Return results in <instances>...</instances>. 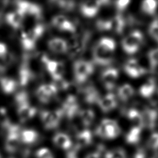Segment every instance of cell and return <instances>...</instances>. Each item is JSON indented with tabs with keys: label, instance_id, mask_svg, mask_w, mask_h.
Here are the masks:
<instances>
[{
	"label": "cell",
	"instance_id": "4dcf8cb0",
	"mask_svg": "<svg viewBox=\"0 0 158 158\" xmlns=\"http://www.w3.org/2000/svg\"><path fill=\"white\" fill-rule=\"evenodd\" d=\"M125 113L126 114V117L136 124L135 126L143 128V121L141 111L136 108H130Z\"/></svg>",
	"mask_w": 158,
	"mask_h": 158
},
{
	"label": "cell",
	"instance_id": "7a4b0ae2",
	"mask_svg": "<svg viewBox=\"0 0 158 158\" xmlns=\"http://www.w3.org/2000/svg\"><path fill=\"white\" fill-rule=\"evenodd\" d=\"M91 36L88 30L75 33L68 42L67 54L70 58H75L82 54L86 50Z\"/></svg>",
	"mask_w": 158,
	"mask_h": 158
},
{
	"label": "cell",
	"instance_id": "30bf717a",
	"mask_svg": "<svg viewBox=\"0 0 158 158\" xmlns=\"http://www.w3.org/2000/svg\"><path fill=\"white\" fill-rule=\"evenodd\" d=\"M20 131V127L15 124H11L7 129V134L4 143V148L7 152L14 153L19 148L21 142Z\"/></svg>",
	"mask_w": 158,
	"mask_h": 158
},
{
	"label": "cell",
	"instance_id": "7dc6e473",
	"mask_svg": "<svg viewBox=\"0 0 158 158\" xmlns=\"http://www.w3.org/2000/svg\"><path fill=\"white\" fill-rule=\"evenodd\" d=\"M2 4L4 6H9V5H16V4L20 1V0H2Z\"/></svg>",
	"mask_w": 158,
	"mask_h": 158
},
{
	"label": "cell",
	"instance_id": "1f68e13d",
	"mask_svg": "<svg viewBox=\"0 0 158 158\" xmlns=\"http://www.w3.org/2000/svg\"><path fill=\"white\" fill-rule=\"evenodd\" d=\"M83 125L85 127L89 126L95 118L94 112L90 109L80 110L78 114Z\"/></svg>",
	"mask_w": 158,
	"mask_h": 158
},
{
	"label": "cell",
	"instance_id": "277c9868",
	"mask_svg": "<svg viewBox=\"0 0 158 158\" xmlns=\"http://www.w3.org/2000/svg\"><path fill=\"white\" fill-rule=\"evenodd\" d=\"M94 70V65L91 61L78 59L73 65L74 79L77 85H82L91 76Z\"/></svg>",
	"mask_w": 158,
	"mask_h": 158
},
{
	"label": "cell",
	"instance_id": "6da1fadb",
	"mask_svg": "<svg viewBox=\"0 0 158 158\" xmlns=\"http://www.w3.org/2000/svg\"><path fill=\"white\" fill-rule=\"evenodd\" d=\"M116 48L115 40L109 37L101 38L94 46L92 57L94 64L101 66H107L114 62V52Z\"/></svg>",
	"mask_w": 158,
	"mask_h": 158
},
{
	"label": "cell",
	"instance_id": "44dd1931",
	"mask_svg": "<svg viewBox=\"0 0 158 158\" xmlns=\"http://www.w3.org/2000/svg\"><path fill=\"white\" fill-rule=\"evenodd\" d=\"M24 20L23 14L16 9L14 11L7 13L5 16V20L7 25L14 30L19 29L22 25Z\"/></svg>",
	"mask_w": 158,
	"mask_h": 158
},
{
	"label": "cell",
	"instance_id": "7c38bea8",
	"mask_svg": "<svg viewBox=\"0 0 158 158\" xmlns=\"http://www.w3.org/2000/svg\"><path fill=\"white\" fill-rule=\"evenodd\" d=\"M118 76L119 72L117 69L108 67L101 72L100 79L105 89L108 91H112L115 86Z\"/></svg>",
	"mask_w": 158,
	"mask_h": 158
},
{
	"label": "cell",
	"instance_id": "d590c367",
	"mask_svg": "<svg viewBox=\"0 0 158 158\" xmlns=\"http://www.w3.org/2000/svg\"><path fill=\"white\" fill-rule=\"evenodd\" d=\"M11 124L7 110L4 107H0V126L7 130Z\"/></svg>",
	"mask_w": 158,
	"mask_h": 158
},
{
	"label": "cell",
	"instance_id": "bcb514c9",
	"mask_svg": "<svg viewBox=\"0 0 158 158\" xmlns=\"http://www.w3.org/2000/svg\"><path fill=\"white\" fill-rule=\"evenodd\" d=\"M77 151H78V149H77L75 148L73 149L70 151L66 154V158H78L77 157Z\"/></svg>",
	"mask_w": 158,
	"mask_h": 158
},
{
	"label": "cell",
	"instance_id": "603a6c76",
	"mask_svg": "<svg viewBox=\"0 0 158 158\" xmlns=\"http://www.w3.org/2000/svg\"><path fill=\"white\" fill-rule=\"evenodd\" d=\"M76 146L77 149H81L83 148L89 146L93 141V135L90 130L84 129L78 132L76 135Z\"/></svg>",
	"mask_w": 158,
	"mask_h": 158
},
{
	"label": "cell",
	"instance_id": "4316f807",
	"mask_svg": "<svg viewBox=\"0 0 158 158\" xmlns=\"http://www.w3.org/2000/svg\"><path fill=\"white\" fill-rule=\"evenodd\" d=\"M20 141L24 144H31L35 143L39 138L38 133L33 129H24L20 133Z\"/></svg>",
	"mask_w": 158,
	"mask_h": 158
},
{
	"label": "cell",
	"instance_id": "3957f363",
	"mask_svg": "<svg viewBox=\"0 0 158 158\" xmlns=\"http://www.w3.org/2000/svg\"><path fill=\"white\" fill-rule=\"evenodd\" d=\"M45 26L41 23H37L20 35V44L25 51H31L35 47L38 41L45 31Z\"/></svg>",
	"mask_w": 158,
	"mask_h": 158
},
{
	"label": "cell",
	"instance_id": "83f0119b",
	"mask_svg": "<svg viewBox=\"0 0 158 158\" xmlns=\"http://www.w3.org/2000/svg\"><path fill=\"white\" fill-rule=\"evenodd\" d=\"M135 94L133 87L128 83H124L118 87L117 89V96L122 101H127Z\"/></svg>",
	"mask_w": 158,
	"mask_h": 158
},
{
	"label": "cell",
	"instance_id": "9c48e42d",
	"mask_svg": "<svg viewBox=\"0 0 158 158\" xmlns=\"http://www.w3.org/2000/svg\"><path fill=\"white\" fill-rule=\"evenodd\" d=\"M111 0H86L80 5V11L82 15L92 18L97 15L100 9L110 5Z\"/></svg>",
	"mask_w": 158,
	"mask_h": 158
},
{
	"label": "cell",
	"instance_id": "5b68a950",
	"mask_svg": "<svg viewBox=\"0 0 158 158\" xmlns=\"http://www.w3.org/2000/svg\"><path fill=\"white\" fill-rule=\"evenodd\" d=\"M121 133V128L115 120L103 119L96 128V134L106 139H113L118 137Z\"/></svg>",
	"mask_w": 158,
	"mask_h": 158
},
{
	"label": "cell",
	"instance_id": "8992f818",
	"mask_svg": "<svg viewBox=\"0 0 158 158\" xmlns=\"http://www.w3.org/2000/svg\"><path fill=\"white\" fill-rule=\"evenodd\" d=\"M144 41V36L139 30H135L125 36L121 42L123 51L128 54L133 55L136 53Z\"/></svg>",
	"mask_w": 158,
	"mask_h": 158
},
{
	"label": "cell",
	"instance_id": "9a60e30c",
	"mask_svg": "<svg viewBox=\"0 0 158 158\" xmlns=\"http://www.w3.org/2000/svg\"><path fill=\"white\" fill-rule=\"evenodd\" d=\"M143 121V128L153 130L156 127L158 118V112L156 109L144 108L141 111Z\"/></svg>",
	"mask_w": 158,
	"mask_h": 158
},
{
	"label": "cell",
	"instance_id": "52a82bcc",
	"mask_svg": "<svg viewBox=\"0 0 158 158\" xmlns=\"http://www.w3.org/2000/svg\"><path fill=\"white\" fill-rule=\"evenodd\" d=\"M41 61L43 68L48 72L54 81L64 78L65 66L62 61L51 59L44 54H41Z\"/></svg>",
	"mask_w": 158,
	"mask_h": 158
},
{
	"label": "cell",
	"instance_id": "e0dca14e",
	"mask_svg": "<svg viewBox=\"0 0 158 158\" xmlns=\"http://www.w3.org/2000/svg\"><path fill=\"white\" fill-rule=\"evenodd\" d=\"M109 31L120 35L122 34L127 26V19L122 15L121 13H118L109 19Z\"/></svg>",
	"mask_w": 158,
	"mask_h": 158
},
{
	"label": "cell",
	"instance_id": "ba28073f",
	"mask_svg": "<svg viewBox=\"0 0 158 158\" xmlns=\"http://www.w3.org/2000/svg\"><path fill=\"white\" fill-rule=\"evenodd\" d=\"M15 7L23 14L25 19L27 17L39 21L43 18L42 7L36 3L27 0H20L16 4Z\"/></svg>",
	"mask_w": 158,
	"mask_h": 158
},
{
	"label": "cell",
	"instance_id": "5bb4252c",
	"mask_svg": "<svg viewBox=\"0 0 158 158\" xmlns=\"http://www.w3.org/2000/svg\"><path fill=\"white\" fill-rule=\"evenodd\" d=\"M126 74L133 78H139L146 73V69L135 59H128L123 65Z\"/></svg>",
	"mask_w": 158,
	"mask_h": 158
},
{
	"label": "cell",
	"instance_id": "4fadbf2b",
	"mask_svg": "<svg viewBox=\"0 0 158 158\" xmlns=\"http://www.w3.org/2000/svg\"><path fill=\"white\" fill-rule=\"evenodd\" d=\"M61 109L65 116L69 119L73 118L80 111L77 97L73 94H69L64 101Z\"/></svg>",
	"mask_w": 158,
	"mask_h": 158
},
{
	"label": "cell",
	"instance_id": "c3c4849f",
	"mask_svg": "<svg viewBox=\"0 0 158 158\" xmlns=\"http://www.w3.org/2000/svg\"><path fill=\"white\" fill-rule=\"evenodd\" d=\"M151 158H158V153H155Z\"/></svg>",
	"mask_w": 158,
	"mask_h": 158
},
{
	"label": "cell",
	"instance_id": "836d02e7",
	"mask_svg": "<svg viewBox=\"0 0 158 158\" xmlns=\"http://www.w3.org/2000/svg\"><path fill=\"white\" fill-rule=\"evenodd\" d=\"M148 59L150 69L154 71L158 66V48L151 49L148 53Z\"/></svg>",
	"mask_w": 158,
	"mask_h": 158
},
{
	"label": "cell",
	"instance_id": "f546056e",
	"mask_svg": "<svg viewBox=\"0 0 158 158\" xmlns=\"http://www.w3.org/2000/svg\"><path fill=\"white\" fill-rule=\"evenodd\" d=\"M157 8V0H143L141 4V10L148 15H154L156 13Z\"/></svg>",
	"mask_w": 158,
	"mask_h": 158
},
{
	"label": "cell",
	"instance_id": "cb8c5ba5",
	"mask_svg": "<svg viewBox=\"0 0 158 158\" xmlns=\"http://www.w3.org/2000/svg\"><path fill=\"white\" fill-rule=\"evenodd\" d=\"M156 90V81L154 78H149L139 88V94L146 98H152Z\"/></svg>",
	"mask_w": 158,
	"mask_h": 158
},
{
	"label": "cell",
	"instance_id": "d6a6232c",
	"mask_svg": "<svg viewBox=\"0 0 158 158\" xmlns=\"http://www.w3.org/2000/svg\"><path fill=\"white\" fill-rule=\"evenodd\" d=\"M40 119L43 124L44 127L46 130H54L55 129L51 111L43 110L40 112Z\"/></svg>",
	"mask_w": 158,
	"mask_h": 158
},
{
	"label": "cell",
	"instance_id": "d4e9b609",
	"mask_svg": "<svg viewBox=\"0 0 158 158\" xmlns=\"http://www.w3.org/2000/svg\"><path fill=\"white\" fill-rule=\"evenodd\" d=\"M53 143L58 148L62 149H69L71 148L72 143L70 138L62 132L57 133L52 138Z\"/></svg>",
	"mask_w": 158,
	"mask_h": 158
},
{
	"label": "cell",
	"instance_id": "484cf974",
	"mask_svg": "<svg viewBox=\"0 0 158 158\" xmlns=\"http://www.w3.org/2000/svg\"><path fill=\"white\" fill-rule=\"evenodd\" d=\"M18 82L10 77H2L0 78V88L2 92L6 94L14 93L17 88Z\"/></svg>",
	"mask_w": 158,
	"mask_h": 158
},
{
	"label": "cell",
	"instance_id": "d6986e66",
	"mask_svg": "<svg viewBox=\"0 0 158 158\" xmlns=\"http://www.w3.org/2000/svg\"><path fill=\"white\" fill-rule=\"evenodd\" d=\"M97 104L102 112H109L117 107V97L113 93H109L105 96L101 97Z\"/></svg>",
	"mask_w": 158,
	"mask_h": 158
},
{
	"label": "cell",
	"instance_id": "f6af8a7d",
	"mask_svg": "<svg viewBox=\"0 0 158 158\" xmlns=\"http://www.w3.org/2000/svg\"><path fill=\"white\" fill-rule=\"evenodd\" d=\"M8 52L7 46L4 43L0 42V57H4Z\"/></svg>",
	"mask_w": 158,
	"mask_h": 158
},
{
	"label": "cell",
	"instance_id": "ac0fdd59",
	"mask_svg": "<svg viewBox=\"0 0 158 158\" xmlns=\"http://www.w3.org/2000/svg\"><path fill=\"white\" fill-rule=\"evenodd\" d=\"M36 108L31 106L29 102L17 105V115L22 123L32 118L36 114Z\"/></svg>",
	"mask_w": 158,
	"mask_h": 158
},
{
	"label": "cell",
	"instance_id": "8d00e7d4",
	"mask_svg": "<svg viewBox=\"0 0 158 158\" xmlns=\"http://www.w3.org/2000/svg\"><path fill=\"white\" fill-rule=\"evenodd\" d=\"M149 35L158 43V17L155 18L149 24L148 27Z\"/></svg>",
	"mask_w": 158,
	"mask_h": 158
},
{
	"label": "cell",
	"instance_id": "2e32d148",
	"mask_svg": "<svg viewBox=\"0 0 158 158\" xmlns=\"http://www.w3.org/2000/svg\"><path fill=\"white\" fill-rule=\"evenodd\" d=\"M79 93H81L83 100L89 104L98 103L101 96L98 89L92 85H88L80 88Z\"/></svg>",
	"mask_w": 158,
	"mask_h": 158
},
{
	"label": "cell",
	"instance_id": "f35d334b",
	"mask_svg": "<svg viewBox=\"0 0 158 158\" xmlns=\"http://www.w3.org/2000/svg\"><path fill=\"white\" fill-rule=\"evenodd\" d=\"M35 95L37 98V99L43 104H47L49 103L52 99L41 88L40 86H39L36 91H35Z\"/></svg>",
	"mask_w": 158,
	"mask_h": 158
},
{
	"label": "cell",
	"instance_id": "7402d4cb",
	"mask_svg": "<svg viewBox=\"0 0 158 158\" xmlns=\"http://www.w3.org/2000/svg\"><path fill=\"white\" fill-rule=\"evenodd\" d=\"M36 75L32 73L25 64L23 62L19 70L18 83L21 86H27L31 81L36 78Z\"/></svg>",
	"mask_w": 158,
	"mask_h": 158
},
{
	"label": "cell",
	"instance_id": "8fae6325",
	"mask_svg": "<svg viewBox=\"0 0 158 158\" xmlns=\"http://www.w3.org/2000/svg\"><path fill=\"white\" fill-rule=\"evenodd\" d=\"M51 25L53 27L61 31L75 34L77 31V24L67 16L62 14L53 17L51 20Z\"/></svg>",
	"mask_w": 158,
	"mask_h": 158
},
{
	"label": "cell",
	"instance_id": "b9f144b4",
	"mask_svg": "<svg viewBox=\"0 0 158 158\" xmlns=\"http://www.w3.org/2000/svg\"><path fill=\"white\" fill-rule=\"evenodd\" d=\"M130 1L131 0H116L115 5L118 13L125 10L130 4Z\"/></svg>",
	"mask_w": 158,
	"mask_h": 158
},
{
	"label": "cell",
	"instance_id": "7bdbcfd3",
	"mask_svg": "<svg viewBox=\"0 0 158 158\" xmlns=\"http://www.w3.org/2000/svg\"><path fill=\"white\" fill-rule=\"evenodd\" d=\"M97 151L88 154L85 158H101V153L104 150V147L100 146Z\"/></svg>",
	"mask_w": 158,
	"mask_h": 158
},
{
	"label": "cell",
	"instance_id": "f1b7e54d",
	"mask_svg": "<svg viewBox=\"0 0 158 158\" xmlns=\"http://www.w3.org/2000/svg\"><path fill=\"white\" fill-rule=\"evenodd\" d=\"M141 130L142 128L137 126H133L131 127L126 134V142L130 144H137L141 138Z\"/></svg>",
	"mask_w": 158,
	"mask_h": 158
},
{
	"label": "cell",
	"instance_id": "ab89813d",
	"mask_svg": "<svg viewBox=\"0 0 158 158\" xmlns=\"http://www.w3.org/2000/svg\"><path fill=\"white\" fill-rule=\"evenodd\" d=\"M147 146L151 149H158V132H154L149 136Z\"/></svg>",
	"mask_w": 158,
	"mask_h": 158
},
{
	"label": "cell",
	"instance_id": "74e56055",
	"mask_svg": "<svg viewBox=\"0 0 158 158\" xmlns=\"http://www.w3.org/2000/svg\"><path fill=\"white\" fill-rule=\"evenodd\" d=\"M105 158H127V155L123 148H116L107 151L105 154Z\"/></svg>",
	"mask_w": 158,
	"mask_h": 158
},
{
	"label": "cell",
	"instance_id": "ffe728a7",
	"mask_svg": "<svg viewBox=\"0 0 158 158\" xmlns=\"http://www.w3.org/2000/svg\"><path fill=\"white\" fill-rule=\"evenodd\" d=\"M48 47L55 54H66L68 49V42L60 37H54L48 41Z\"/></svg>",
	"mask_w": 158,
	"mask_h": 158
},
{
	"label": "cell",
	"instance_id": "681fc988",
	"mask_svg": "<svg viewBox=\"0 0 158 158\" xmlns=\"http://www.w3.org/2000/svg\"><path fill=\"white\" fill-rule=\"evenodd\" d=\"M0 158H1V154H0Z\"/></svg>",
	"mask_w": 158,
	"mask_h": 158
},
{
	"label": "cell",
	"instance_id": "e575fe53",
	"mask_svg": "<svg viewBox=\"0 0 158 158\" xmlns=\"http://www.w3.org/2000/svg\"><path fill=\"white\" fill-rule=\"evenodd\" d=\"M43 90L52 99L57 96L59 90L54 83H44L40 85Z\"/></svg>",
	"mask_w": 158,
	"mask_h": 158
},
{
	"label": "cell",
	"instance_id": "60d3db41",
	"mask_svg": "<svg viewBox=\"0 0 158 158\" xmlns=\"http://www.w3.org/2000/svg\"><path fill=\"white\" fill-rule=\"evenodd\" d=\"M36 158H54L51 151L46 148L39 149L36 152Z\"/></svg>",
	"mask_w": 158,
	"mask_h": 158
},
{
	"label": "cell",
	"instance_id": "ee69618b",
	"mask_svg": "<svg viewBox=\"0 0 158 158\" xmlns=\"http://www.w3.org/2000/svg\"><path fill=\"white\" fill-rule=\"evenodd\" d=\"M133 158H146V152L144 149L138 148L133 154Z\"/></svg>",
	"mask_w": 158,
	"mask_h": 158
}]
</instances>
